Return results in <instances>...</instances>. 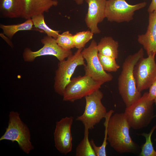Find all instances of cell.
Wrapping results in <instances>:
<instances>
[{
  "instance_id": "cell-1",
  "label": "cell",
  "mask_w": 156,
  "mask_h": 156,
  "mask_svg": "<svg viewBox=\"0 0 156 156\" xmlns=\"http://www.w3.org/2000/svg\"><path fill=\"white\" fill-rule=\"evenodd\" d=\"M130 128L124 113H116L112 115L108 121L107 140L117 152L136 154L139 151V145L133 140L130 135Z\"/></svg>"
},
{
  "instance_id": "cell-2",
  "label": "cell",
  "mask_w": 156,
  "mask_h": 156,
  "mask_svg": "<svg viewBox=\"0 0 156 156\" xmlns=\"http://www.w3.org/2000/svg\"><path fill=\"white\" fill-rule=\"evenodd\" d=\"M144 55L142 48L134 54L129 55L123 62L118 78L119 93L126 107H128L142 96L138 90L133 71L137 62Z\"/></svg>"
},
{
  "instance_id": "cell-3",
  "label": "cell",
  "mask_w": 156,
  "mask_h": 156,
  "mask_svg": "<svg viewBox=\"0 0 156 156\" xmlns=\"http://www.w3.org/2000/svg\"><path fill=\"white\" fill-rule=\"evenodd\" d=\"M148 92L126 107L124 112L131 127L135 130L147 127L155 117L154 100L148 99Z\"/></svg>"
},
{
  "instance_id": "cell-4",
  "label": "cell",
  "mask_w": 156,
  "mask_h": 156,
  "mask_svg": "<svg viewBox=\"0 0 156 156\" xmlns=\"http://www.w3.org/2000/svg\"><path fill=\"white\" fill-rule=\"evenodd\" d=\"M8 125L0 141L10 140L17 142L19 147L25 153L28 154L34 148L30 140V133L27 125L21 120L17 112H10Z\"/></svg>"
},
{
  "instance_id": "cell-5",
  "label": "cell",
  "mask_w": 156,
  "mask_h": 156,
  "mask_svg": "<svg viewBox=\"0 0 156 156\" xmlns=\"http://www.w3.org/2000/svg\"><path fill=\"white\" fill-rule=\"evenodd\" d=\"M103 96V93L99 89L84 97L86 105L84 112L76 119L82 123L84 128L89 130L93 129L96 124L105 117L107 112L101 102Z\"/></svg>"
},
{
  "instance_id": "cell-6",
  "label": "cell",
  "mask_w": 156,
  "mask_h": 156,
  "mask_svg": "<svg viewBox=\"0 0 156 156\" xmlns=\"http://www.w3.org/2000/svg\"><path fill=\"white\" fill-rule=\"evenodd\" d=\"M82 49H78L73 55L69 56L66 60L60 62L55 71L54 88L55 92L63 96V93L76 68L86 64L81 53Z\"/></svg>"
},
{
  "instance_id": "cell-7",
  "label": "cell",
  "mask_w": 156,
  "mask_h": 156,
  "mask_svg": "<svg viewBox=\"0 0 156 156\" xmlns=\"http://www.w3.org/2000/svg\"><path fill=\"white\" fill-rule=\"evenodd\" d=\"M103 83L85 75L74 77L65 88L63 100L73 102L99 89Z\"/></svg>"
},
{
  "instance_id": "cell-8",
  "label": "cell",
  "mask_w": 156,
  "mask_h": 156,
  "mask_svg": "<svg viewBox=\"0 0 156 156\" xmlns=\"http://www.w3.org/2000/svg\"><path fill=\"white\" fill-rule=\"evenodd\" d=\"M97 46L96 42L93 40L89 46L81 51L87 63L84 66L85 75L104 83L112 81L113 77L112 74L107 73L103 69L98 57Z\"/></svg>"
},
{
  "instance_id": "cell-9",
  "label": "cell",
  "mask_w": 156,
  "mask_h": 156,
  "mask_svg": "<svg viewBox=\"0 0 156 156\" xmlns=\"http://www.w3.org/2000/svg\"><path fill=\"white\" fill-rule=\"evenodd\" d=\"M146 4V2H144L132 5L125 0H107L105 18L110 22H129L133 19L135 12L144 8Z\"/></svg>"
},
{
  "instance_id": "cell-10",
  "label": "cell",
  "mask_w": 156,
  "mask_h": 156,
  "mask_svg": "<svg viewBox=\"0 0 156 156\" xmlns=\"http://www.w3.org/2000/svg\"><path fill=\"white\" fill-rule=\"evenodd\" d=\"M156 53L141 58L135 66L133 74L136 87L141 92L149 88L156 78Z\"/></svg>"
},
{
  "instance_id": "cell-11",
  "label": "cell",
  "mask_w": 156,
  "mask_h": 156,
  "mask_svg": "<svg viewBox=\"0 0 156 156\" xmlns=\"http://www.w3.org/2000/svg\"><path fill=\"white\" fill-rule=\"evenodd\" d=\"M41 41L43 46L37 51H32L27 47L24 49L23 57L25 61L32 62L38 57L51 55L55 57L60 62L72 55L71 50H66L63 49L58 44L56 39L51 36H45Z\"/></svg>"
},
{
  "instance_id": "cell-12",
  "label": "cell",
  "mask_w": 156,
  "mask_h": 156,
  "mask_svg": "<svg viewBox=\"0 0 156 156\" xmlns=\"http://www.w3.org/2000/svg\"><path fill=\"white\" fill-rule=\"evenodd\" d=\"M73 119L72 116L66 117L56 123L54 133L55 146L60 153L64 155L70 152L72 148L71 129Z\"/></svg>"
},
{
  "instance_id": "cell-13",
  "label": "cell",
  "mask_w": 156,
  "mask_h": 156,
  "mask_svg": "<svg viewBox=\"0 0 156 156\" xmlns=\"http://www.w3.org/2000/svg\"><path fill=\"white\" fill-rule=\"evenodd\" d=\"M88 4V11L85 18L87 27L94 34L101 31L98 24L105 18V9L107 0H85Z\"/></svg>"
},
{
  "instance_id": "cell-14",
  "label": "cell",
  "mask_w": 156,
  "mask_h": 156,
  "mask_svg": "<svg viewBox=\"0 0 156 156\" xmlns=\"http://www.w3.org/2000/svg\"><path fill=\"white\" fill-rule=\"evenodd\" d=\"M138 41L142 45L148 56L156 53V10L149 13L147 31L145 34L138 36Z\"/></svg>"
},
{
  "instance_id": "cell-15",
  "label": "cell",
  "mask_w": 156,
  "mask_h": 156,
  "mask_svg": "<svg viewBox=\"0 0 156 156\" xmlns=\"http://www.w3.org/2000/svg\"><path fill=\"white\" fill-rule=\"evenodd\" d=\"M25 9V0H0L1 18H23Z\"/></svg>"
},
{
  "instance_id": "cell-16",
  "label": "cell",
  "mask_w": 156,
  "mask_h": 156,
  "mask_svg": "<svg viewBox=\"0 0 156 156\" xmlns=\"http://www.w3.org/2000/svg\"><path fill=\"white\" fill-rule=\"evenodd\" d=\"M25 12L23 18L27 19L33 16L48 12L58 3L56 0H25Z\"/></svg>"
},
{
  "instance_id": "cell-17",
  "label": "cell",
  "mask_w": 156,
  "mask_h": 156,
  "mask_svg": "<svg viewBox=\"0 0 156 156\" xmlns=\"http://www.w3.org/2000/svg\"><path fill=\"white\" fill-rule=\"evenodd\" d=\"M99 53L116 59L118 55V42L110 36L102 38L97 44Z\"/></svg>"
},
{
  "instance_id": "cell-18",
  "label": "cell",
  "mask_w": 156,
  "mask_h": 156,
  "mask_svg": "<svg viewBox=\"0 0 156 156\" xmlns=\"http://www.w3.org/2000/svg\"><path fill=\"white\" fill-rule=\"evenodd\" d=\"M33 25L31 19L29 18L23 23L16 24L5 25L1 24L0 27L2 30L3 33L11 39L18 31L32 30Z\"/></svg>"
},
{
  "instance_id": "cell-19",
  "label": "cell",
  "mask_w": 156,
  "mask_h": 156,
  "mask_svg": "<svg viewBox=\"0 0 156 156\" xmlns=\"http://www.w3.org/2000/svg\"><path fill=\"white\" fill-rule=\"evenodd\" d=\"M89 130L84 128L83 140L76 149V156H96L88 138Z\"/></svg>"
},
{
  "instance_id": "cell-20",
  "label": "cell",
  "mask_w": 156,
  "mask_h": 156,
  "mask_svg": "<svg viewBox=\"0 0 156 156\" xmlns=\"http://www.w3.org/2000/svg\"><path fill=\"white\" fill-rule=\"evenodd\" d=\"M31 19L35 27L44 31L47 35L57 38L60 31L53 30L47 25L44 21L43 14L35 16Z\"/></svg>"
},
{
  "instance_id": "cell-21",
  "label": "cell",
  "mask_w": 156,
  "mask_h": 156,
  "mask_svg": "<svg viewBox=\"0 0 156 156\" xmlns=\"http://www.w3.org/2000/svg\"><path fill=\"white\" fill-rule=\"evenodd\" d=\"M156 129V125L152 127L148 133L138 134L144 137L146 139L145 142L142 146L140 156H156V151L154 148L151 139V136Z\"/></svg>"
},
{
  "instance_id": "cell-22",
  "label": "cell",
  "mask_w": 156,
  "mask_h": 156,
  "mask_svg": "<svg viewBox=\"0 0 156 156\" xmlns=\"http://www.w3.org/2000/svg\"><path fill=\"white\" fill-rule=\"evenodd\" d=\"M114 112L113 110H111L107 112L105 118V121L104 123L105 127V135L103 142L101 146H97L95 145L94 140L91 139L90 142L96 156H106V148L108 144L107 140V123L110 117Z\"/></svg>"
},
{
  "instance_id": "cell-23",
  "label": "cell",
  "mask_w": 156,
  "mask_h": 156,
  "mask_svg": "<svg viewBox=\"0 0 156 156\" xmlns=\"http://www.w3.org/2000/svg\"><path fill=\"white\" fill-rule=\"evenodd\" d=\"M94 34L90 30L79 32L73 35L75 47L82 49L86 44L93 38Z\"/></svg>"
},
{
  "instance_id": "cell-24",
  "label": "cell",
  "mask_w": 156,
  "mask_h": 156,
  "mask_svg": "<svg viewBox=\"0 0 156 156\" xmlns=\"http://www.w3.org/2000/svg\"><path fill=\"white\" fill-rule=\"evenodd\" d=\"M56 39L58 44L66 50H70L75 47L73 40V35L69 31H66L59 34Z\"/></svg>"
},
{
  "instance_id": "cell-25",
  "label": "cell",
  "mask_w": 156,
  "mask_h": 156,
  "mask_svg": "<svg viewBox=\"0 0 156 156\" xmlns=\"http://www.w3.org/2000/svg\"><path fill=\"white\" fill-rule=\"evenodd\" d=\"M98 56L102 67L105 71L115 72L120 68V66L116 63L115 58L99 53Z\"/></svg>"
},
{
  "instance_id": "cell-26",
  "label": "cell",
  "mask_w": 156,
  "mask_h": 156,
  "mask_svg": "<svg viewBox=\"0 0 156 156\" xmlns=\"http://www.w3.org/2000/svg\"><path fill=\"white\" fill-rule=\"evenodd\" d=\"M148 92V99L151 100H154L156 96V78L150 87Z\"/></svg>"
},
{
  "instance_id": "cell-27",
  "label": "cell",
  "mask_w": 156,
  "mask_h": 156,
  "mask_svg": "<svg viewBox=\"0 0 156 156\" xmlns=\"http://www.w3.org/2000/svg\"><path fill=\"white\" fill-rule=\"evenodd\" d=\"M156 10V0H152L147 10L149 13L153 12Z\"/></svg>"
},
{
  "instance_id": "cell-28",
  "label": "cell",
  "mask_w": 156,
  "mask_h": 156,
  "mask_svg": "<svg viewBox=\"0 0 156 156\" xmlns=\"http://www.w3.org/2000/svg\"><path fill=\"white\" fill-rule=\"evenodd\" d=\"M0 36L12 48L13 47V45L10 38L7 36H5V35L3 33H1Z\"/></svg>"
},
{
  "instance_id": "cell-29",
  "label": "cell",
  "mask_w": 156,
  "mask_h": 156,
  "mask_svg": "<svg viewBox=\"0 0 156 156\" xmlns=\"http://www.w3.org/2000/svg\"><path fill=\"white\" fill-rule=\"evenodd\" d=\"M78 5H81L83 3L84 0H73Z\"/></svg>"
},
{
  "instance_id": "cell-30",
  "label": "cell",
  "mask_w": 156,
  "mask_h": 156,
  "mask_svg": "<svg viewBox=\"0 0 156 156\" xmlns=\"http://www.w3.org/2000/svg\"><path fill=\"white\" fill-rule=\"evenodd\" d=\"M154 103H155V105H156V96H155L154 100Z\"/></svg>"
},
{
  "instance_id": "cell-31",
  "label": "cell",
  "mask_w": 156,
  "mask_h": 156,
  "mask_svg": "<svg viewBox=\"0 0 156 156\" xmlns=\"http://www.w3.org/2000/svg\"><path fill=\"white\" fill-rule=\"evenodd\" d=\"M155 117H156V115H155Z\"/></svg>"
}]
</instances>
